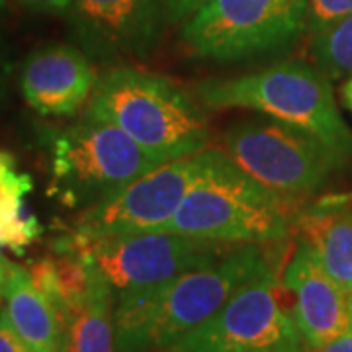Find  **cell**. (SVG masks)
<instances>
[{
    "label": "cell",
    "mask_w": 352,
    "mask_h": 352,
    "mask_svg": "<svg viewBox=\"0 0 352 352\" xmlns=\"http://www.w3.org/2000/svg\"><path fill=\"white\" fill-rule=\"evenodd\" d=\"M309 53L327 76L352 75V16L314 36Z\"/></svg>",
    "instance_id": "cell-17"
},
{
    "label": "cell",
    "mask_w": 352,
    "mask_h": 352,
    "mask_svg": "<svg viewBox=\"0 0 352 352\" xmlns=\"http://www.w3.org/2000/svg\"><path fill=\"white\" fill-rule=\"evenodd\" d=\"M28 270V268H25ZM14 331L34 352H61L63 327L53 305L39 292L30 274L18 278L6 294V309Z\"/></svg>",
    "instance_id": "cell-15"
},
{
    "label": "cell",
    "mask_w": 352,
    "mask_h": 352,
    "mask_svg": "<svg viewBox=\"0 0 352 352\" xmlns=\"http://www.w3.org/2000/svg\"><path fill=\"white\" fill-rule=\"evenodd\" d=\"M163 163L120 127L85 113L53 141L50 194L67 208H88Z\"/></svg>",
    "instance_id": "cell-4"
},
{
    "label": "cell",
    "mask_w": 352,
    "mask_h": 352,
    "mask_svg": "<svg viewBox=\"0 0 352 352\" xmlns=\"http://www.w3.org/2000/svg\"><path fill=\"white\" fill-rule=\"evenodd\" d=\"M284 288L292 296L296 325L311 351L325 346L352 325L351 296L303 243L284 268Z\"/></svg>",
    "instance_id": "cell-12"
},
{
    "label": "cell",
    "mask_w": 352,
    "mask_h": 352,
    "mask_svg": "<svg viewBox=\"0 0 352 352\" xmlns=\"http://www.w3.org/2000/svg\"><path fill=\"white\" fill-rule=\"evenodd\" d=\"M8 55H10V50H8V39L4 36L2 28H0V87H2V80H4V75L8 71Z\"/></svg>",
    "instance_id": "cell-25"
},
{
    "label": "cell",
    "mask_w": 352,
    "mask_h": 352,
    "mask_svg": "<svg viewBox=\"0 0 352 352\" xmlns=\"http://www.w3.org/2000/svg\"><path fill=\"white\" fill-rule=\"evenodd\" d=\"M342 100H344V106L352 112V76L342 85Z\"/></svg>",
    "instance_id": "cell-26"
},
{
    "label": "cell",
    "mask_w": 352,
    "mask_h": 352,
    "mask_svg": "<svg viewBox=\"0 0 352 352\" xmlns=\"http://www.w3.org/2000/svg\"><path fill=\"white\" fill-rule=\"evenodd\" d=\"M235 245L178 235L168 231H143L85 239L65 235L53 249L76 252L112 288V292L161 286L176 276L212 264Z\"/></svg>",
    "instance_id": "cell-5"
},
{
    "label": "cell",
    "mask_w": 352,
    "mask_h": 352,
    "mask_svg": "<svg viewBox=\"0 0 352 352\" xmlns=\"http://www.w3.org/2000/svg\"><path fill=\"white\" fill-rule=\"evenodd\" d=\"M298 208L254 182L226 153L208 149L201 175L161 231L227 245H272L288 239Z\"/></svg>",
    "instance_id": "cell-1"
},
{
    "label": "cell",
    "mask_w": 352,
    "mask_h": 352,
    "mask_svg": "<svg viewBox=\"0 0 352 352\" xmlns=\"http://www.w3.org/2000/svg\"><path fill=\"white\" fill-rule=\"evenodd\" d=\"M96 73L87 55L67 43L43 45L25 57L20 90L41 116H71L90 100Z\"/></svg>",
    "instance_id": "cell-13"
},
{
    "label": "cell",
    "mask_w": 352,
    "mask_h": 352,
    "mask_svg": "<svg viewBox=\"0 0 352 352\" xmlns=\"http://www.w3.org/2000/svg\"><path fill=\"white\" fill-rule=\"evenodd\" d=\"M351 302H352V296H351Z\"/></svg>",
    "instance_id": "cell-29"
},
{
    "label": "cell",
    "mask_w": 352,
    "mask_h": 352,
    "mask_svg": "<svg viewBox=\"0 0 352 352\" xmlns=\"http://www.w3.org/2000/svg\"><path fill=\"white\" fill-rule=\"evenodd\" d=\"M208 0H166L168 8V22H182L188 20L192 14L206 4Z\"/></svg>",
    "instance_id": "cell-22"
},
{
    "label": "cell",
    "mask_w": 352,
    "mask_h": 352,
    "mask_svg": "<svg viewBox=\"0 0 352 352\" xmlns=\"http://www.w3.org/2000/svg\"><path fill=\"white\" fill-rule=\"evenodd\" d=\"M170 352H303L296 319L282 302L276 270L249 282Z\"/></svg>",
    "instance_id": "cell-9"
},
{
    "label": "cell",
    "mask_w": 352,
    "mask_h": 352,
    "mask_svg": "<svg viewBox=\"0 0 352 352\" xmlns=\"http://www.w3.org/2000/svg\"><path fill=\"white\" fill-rule=\"evenodd\" d=\"M210 110L249 108L319 139L344 164L352 157V133L340 118L333 88L321 69L284 61L231 78H208L196 87Z\"/></svg>",
    "instance_id": "cell-2"
},
{
    "label": "cell",
    "mask_w": 352,
    "mask_h": 352,
    "mask_svg": "<svg viewBox=\"0 0 352 352\" xmlns=\"http://www.w3.org/2000/svg\"><path fill=\"white\" fill-rule=\"evenodd\" d=\"M223 151L254 182L294 204L315 194L342 166L319 139L274 118L233 124L223 135Z\"/></svg>",
    "instance_id": "cell-7"
},
{
    "label": "cell",
    "mask_w": 352,
    "mask_h": 352,
    "mask_svg": "<svg viewBox=\"0 0 352 352\" xmlns=\"http://www.w3.org/2000/svg\"><path fill=\"white\" fill-rule=\"evenodd\" d=\"M309 0H208L180 38L196 57L243 61L286 50L307 28Z\"/></svg>",
    "instance_id": "cell-6"
},
{
    "label": "cell",
    "mask_w": 352,
    "mask_h": 352,
    "mask_svg": "<svg viewBox=\"0 0 352 352\" xmlns=\"http://www.w3.org/2000/svg\"><path fill=\"white\" fill-rule=\"evenodd\" d=\"M0 155H2V149H0Z\"/></svg>",
    "instance_id": "cell-28"
},
{
    "label": "cell",
    "mask_w": 352,
    "mask_h": 352,
    "mask_svg": "<svg viewBox=\"0 0 352 352\" xmlns=\"http://www.w3.org/2000/svg\"><path fill=\"white\" fill-rule=\"evenodd\" d=\"M276 270L268 245H235L212 264L188 270L159 286L153 305L149 346L170 349L208 321L249 282Z\"/></svg>",
    "instance_id": "cell-8"
},
{
    "label": "cell",
    "mask_w": 352,
    "mask_h": 352,
    "mask_svg": "<svg viewBox=\"0 0 352 352\" xmlns=\"http://www.w3.org/2000/svg\"><path fill=\"white\" fill-rule=\"evenodd\" d=\"M294 231L307 245L331 278L352 296V198H325L298 208Z\"/></svg>",
    "instance_id": "cell-14"
},
{
    "label": "cell",
    "mask_w": 352,
    "mask_h": 352,
    "mask_svg": "<svg viewBox=\"0 0 352 352\" xmlns=\"http://www.w3.org/2000/svg\"><path fill=\"white\" fill-rule=\"evenodd\" d=\"M25 272H28L25 266H18L0 251V302H2V298H6V294L12 288L14 282L24 276Z\"/></svg>",
    "instance_id": "cell-21"
},
{
    "label": "cell",
    "mask_w": 352,
    "mask_h": 352,
    "mask_svg": "<svg viewBox=\"0 0 352 352\" xmlns=\"http://www.w3.org/2000/svg\"><path fill=\"white\" fill-rule=\"evenodd\" d=\"M315 352H352V325L337 339H333Z\"/></svg>",
    "instance_id": "cell-24"
},
{
    "label": "cell",
    "mask_w": 352,
    "mask_h": 352,
    "mask_svg": "<svg viewBox=\"0 0 352 352\" xmlns=\"http://www.w3.org/2000/svg\"><path fill=\"white\" fill-rule=\"evenodd\" d=\"M208 161V149L166 161L126 188L88 206L71 223L73 235L98 239L143 231H161L176 214Z\"/></svg>",
    "instance_id": "cell-10"
},
{
    "label": "cell",
    "mask_w": 352,
    "mask_h": 352,
    "mask_svg": "<svg viewBox=\"0 0 352 352\" xmlns=\"http://www.w3.org/2000/svg\"><path fill=\"white\" fill-rule=\"evenodd\" d=\"M71 8L78 38L102 59H147L168 20L166 0H73Z\"/></svg>",
    "instance_id": "cell-11"
},
{
    "label": "cell",
    "mask_w": 352,
    "mask_h": 352,
    "mask_svg": "<svg viewBox=\"0 0 352 352\" xmlns=\"http://www.w3.org/2000/svg\"><path fill=\"white\" fill-rule=\"evenodd\" d=\"M20 2L38 12H65L73 6V0H20Z\"/></svg>",
    "instance_id": "cell-23"
},
{
    "label": "cell",
    "mask_w": 352,
    "mask_h": 352,
    "mask_svg": "<svg viewBox=\"0 0 352 352\" xmlns=\"http://www.w3.org/2000/svg\"><path fill=\"white\" fill-rule=\"evenodd\" d=\"M43 226L38 215L30 212L24 198L0 201V249H8L14 254L24 251L41 237Z\"/></svg>",
    "instance_id": "cell-18"
},
{
    "label": "cell",
    "mask_w": 352,
    "mask_h": 352,
    "mask_svg": "<svg viewBox=\"0 0 352 352\" xmlns=\"http://www.w3.org/2000/svg\"><path fill=\"white\" fill-rule=\"evenodd\" d=\"M8 12V0H0V20Z\"/></svg>",
    "instance_id": "cell-27"
},
{
    "label": "cell",
    "mask_w": 352,
    "mask_h": 352,
    "mask_svg": "<svg viewBox=\"0 0 352 352\" xmlns=\"http://www.w3.org/2000/svg\"><path fill=\"white\" fill-rule=\"evenodd\" d=\"M87 116L113 124L164 161L206 149L208 122L184 92L163 76L116 67L96 80Z\"/></svg>",
    "instance_id": "cell-3"
},
{
    "label": "cell",
    "mask_w": 352,
    "mask_h": 352,
    "mask_svg": "<svg viewBox=\"0 0 352 352\" xmlns=\"http://www.w3.org/2000/svg\"><path fill=\"white\" fill-rule=\"evenodd\" d=\"M346 16H352V0H309L307 30L317 36Z\"/></svg>",
    "instance_id": "cell-19"
},
{
    "label": "cell",
    "mask_w": 352,
    "mask_h": 352,
    "mask_svg": "<svg viewBox=\"0 0 352 352\" xmlns=\"http://www.w3.org/2000/svg\"><path fill=\"white\" fill-rule=\"evenodd\" d=\"M112 288L96 274L88 300L63 325L61 352H116Z\"/></svg>",
    "instance_id": "cell-16"
},
{
    "label": "cell",
    "mask_w": 352,
    "mask_h": 352,
    "mask_svg": "<svg viewBox=\"0 0 352 352\" xmlns=\"http://www.w3.org/2000/svg\"><path fill=\"white\" fill-rule=\"evenodd\" d=\"M0 352H34L14 331L4 311H0Z\"/></svg>",
    "instance_id": "cell-20"
}]
</instances>
